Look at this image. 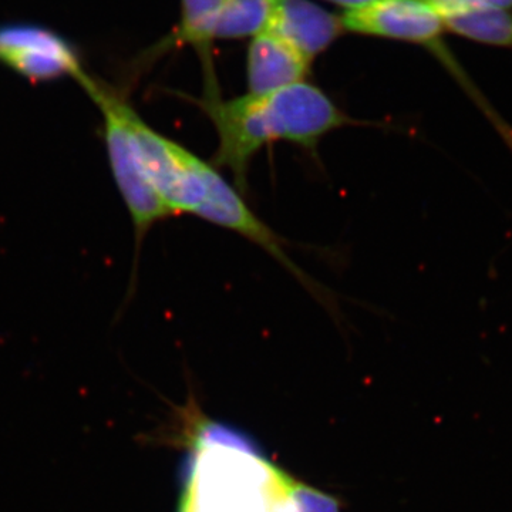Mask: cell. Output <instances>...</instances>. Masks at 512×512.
I'll return each mask as SVG.
<instances>
[{"label": "cell", "instance_id": "cell-1", "mask_svg": "<svg viewBox=\"0 0 512 512\" xmlns=\"http://www.w3.org/2000/svg\"><path fill=\"white\" fill-rule=\"evenodd\" d=\"M181 96L210 119L218 137L212 164L227 168L242 192L248 188L252 160L265 146L286 141L313 151L323 137L356 123L328 94L308 82L229 100L220 89L204 90L201 99Z\"/></svg>", "mask_w": 512, "mask_h": 512}, {"label": "cell", "instance_id": "cell-2", "mask_svg": "<svg viewBox=\"0 0 512 512\" xmlns=\"http://www.w3.org/2000/svg\"><path fill=\"white\" fill-rule=\"evenodd\" d=\"M133 130L148 180L171 214L194 215L241 235L268 252L309 292L322 296V288L288 255L284 239L249 208L214 164L158 133L137 111Z\"/></svg>", "mask_w": 512, "mask_h": 512}, {"label": "cell", "instance_id": "cell-3", "mask_svg": "<svg viewBox=\"0 0 512 512\" xmlns=\"http://www.w3.org/2000/svg\"><path fill=\"white\" fill-rule=\"evenodd\" d=\"M305 488L228 431H202L181 512H308Z\"/></svg>", "mask_w": 512, "mask_h": 512}, {"label": "cell", "instance_id": "cell-4", "mask_svg": "<svg viewBox=\"0 0 512 512\" xmlns=\"http://www.w3.org/2000/svg\"><path fill=\"white\" fill-rule=\"evenodd\" d=\"M342 18L345 32L423 47L456 80L503 140L512 136L511 124L494 109L448 47L443 18L427 0H377L365 8L346 12Z\"/></svg>", "mask_w": 512, "mask_h": 512}, {"label": "cell", "instance_id": "cell-5", "mask_svg": "<svg viewBox=\"0 0 512 512\" xmlns=\"http://www.w3.org/2000/svg\"><path fill=\"white\" fill-rule=\"evenodd\" d=\"M79 84L101 113L111 174L133 221L137 244L140 245L157 222L173 214L158 197L141 163L133 130V117L137 110L128 101L126 92L93 74H86Z\"/></svg>", "mask_w": 512, "mask_h": 512}, {"label": "cell", "instance_id": "cell-6", "mask_svg": "<svg viewBox=\"0 0 512 512\" xmlns=\"http://www.w3.org/2000/svg\"><path fill=\"white\" fill-rule=\"evenodd\" d=\"M0 64L35 83L64 77L80 83L89 73L66 37L30 23L0 26Z\"/></svg>", "mask_w": 512, "mask_h": 512}, {"label": "cell", "instance_id": "cell-7", "mask_svg": "<svg viewBox=\"0 0 512 512\" xmlns=\"http://www.w3.org/2000/svg\"><path fill=\"white\" fill-rule=\"evenodd\" d=\"M266 32L315 59L345 33L342 16L330 13L312 0H275L274 13Z\"/></svg>", "mask_w": 512, "mask_h": 512}, {"label": "cell", "instance_id": "cell-8", "mask_svg": "<svg viewBox=\"0 0 512 512\" xmlns=\"http://www.w3.org/2000/svg\"><path fill=\"white\" fill-rule=\"evenodd\" d=\"M312 60L271 32L252 39L247 55L249 94L275 92L305 82Z\"/></svg>", "mask_w": 512, "mask_h": 512}, {"label": "cell", "instance_id": "cell-9", "mask_svg": "<svg viewBox=\"0 0 512 512\" xmlns=\"http://www.w3.org/2000/svg\"><path fill=\"white\" fill-rule=\"evenodd\" d=\"M222 3L224 0H181L180 22L170 36L151 47L146 55L141 57L140 63L143 67H147L148 63L154 62L158 57L164 56L165 53L177 47L191 46L197 50L201 59L205 89L218 87L214 59H212V45L215 42V26H217Z\"/></svg>", "mask_w": 512, "mask_h": 512}, {"label": "cell", "instance_id": "cell-10", "mask_svg": "<svg viewBox=\"0 0 512 512\" xmlns=\"http://www.w3.org/2000/svg\"><path fill=\"white\" fill-rule=\"evenodd\" d=\"M447 33L480 43L512 50V10L464 8L443 16Z\"/></svg>", "mask_w": 512, "mask_h": 512}, {"label": "cell", "instance_id": "cell-11", "mask_svg": "<svg viewBox=\"0 0 512 512\" xmlns=\"http://www.w3.org/2000/svg\"><path fill=\"white\" fill-rule=\"evenodd\" d=\"M275 0H224L215 26V40L245 39L266 32Z\"/></svg>", "mask_w": 512, "mask_h": 512}, {"label": "cell", "instance_id": "cell-12", "mask_svg": "<svg viewBox=\"0 0 512 512\" xmlns=\"http://www.w3.org/2000/svg\"><path fill=\"white\" fill-rule=\"evenodd\" d=\"M441 18L464 8L512 9V0H427Z\"/></svg>", "mask_w": 512, "mask_h": 512}, {"label": "cell", "instance_id": "cell-13", "mask_svg": "<svg viewBox=\"0 0 512 512\" xmlns=\"http://www.w3.org/2000/svg\"><path fill=\"white\" fill-rule=\"evenodd\" d=\"M328 2L340 6V8L345 9L346 12H352V10L362 9L365 8V6L372 5V3L377 2V0H328Z\"/></svg>", "mask_w": 512, "mask_h": 512}]
</instances>
